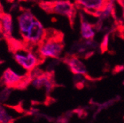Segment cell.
Listing matches in <instances>:
<instances>
[{
	"instance_id": "6da1fadb",
	"label": "cell",
	"mask_w": 124,
	"mask_h": 123,
	"mask_svg": "<svg viewBox=\"0 0 124 123\" xmlns=\"http://www.w3.org/2000/svg\"><path fill=\"white\" fill-rule=\"evenodd\" d=\"M64 47L62 35L55 29H46L44 40L37 47V52L42 59H58L61 57Z\"/></svg>"
},
{
	"instance_id": "7a4b0ae2",
	"label": "cell",
	"mask_w": 124,
	"mask_h": 123,
	"mask_svg": "<svg viewBox=\"0 0 124 123\" xmlns=\"http://www.w3.org/2000/svg\"><path fill=\"white\" fill-rule=\"evenodd\" d=\"M13 57L16 62L28 73L37 68L43 61L37 52L32 51L25 46L14 47L13 49Z\"/></svg>"
},
{
	"instance_id": "3957f363",
	"label": "cell",
	"mask_w": 124,
	"mask_h": 123,
	"mask_svg": "<svg viewBox=\"0 0 124 123\" xmlns=\"http://www.w3.org/2000/svg\"><path fill=\"white\" fill-rule=\"evenodd\" d=\"M40 6L46 12L67 17L71 23L74 22L76 16V7L70 1L61 0L54 2H42Z\"/></svg>"
},
{
	"instance_id": "277c9868",
	"label": "cell",
	"mask_w": 124,
	"mask_h": 123,
	"mask_svg": "<svg viewBox=\"0 0 124 123\" xmlns=\"http://www.w3.org/2000/svg\"><path fill=\"white\" fill-rule=\"evenodd\" d=\"M46 35V29L44 25L37 19L29 28L25 36L22 38L24 46L27 48L38 46L44 40Z\"/></svg>"
},
{
	"instance_id": "5b68a950",
	"label": "cell",
	"mask_w": 124,
	"mask_h": 123,
	"mask_svg": "<svg viewBox=\"0 0 124 123\" xmlns=\"http://www.w3.org/2000/svg\"><path fill=\"white\" fill-rule=\"evenodd\" d=\"M1 82L8 88H19L26 86L30 82V80L28 74L23 76L11 69H7L2 73Z\"/></svg>"
},
{
	"instance_id": "8992f818",
	"label": "cell",
	"mask_w": 124,
	"mask_h": 123,
	"mask_svg": "<svg viewBox=\"0 0 124 123\" xmlns=\"http://www.w3.org/2000/svg\"><path fill=\"white\" fill-rule=\"evenodd\" d=\"M108 2L106 0H78L74 5L76 9L79 8L97 17L98 13L106 7Z\"/></svg>"
},
{
	"instance_id": "52a82bcc",
	"label": "cell",
	"mask_w": 124,
	"mask_h": 123,
	"mask_svg": "<svg viewBox=\"0 0 124 123\" xmlns=\"http://www.w3.org/2000/svg\"><path fill=\"white\" fill-rule=\"evenodd\" d=\"M36 19V18L30 10L24 9L20 11L17 17V23L19 31L22 38L25 36L29 28L31 27Z\"/></svg>"
},
{
	"instance_id": "ba28073f",
	"label": "cell",
	"mask_w": 124,
	"mask_h": 123,
	"mask_svg": "<svg viewBox=\"0 0 124 123\" xmlns=\"http://www.w3.org/2000/svg\"><path fill=\"white\" fill-rule=\"evenodd\" d=\"M31 85L37 89L44 88L46 94L50 93V91L54 88V80L53 75L50 73L43 72L40 75L36 77L33 79L30 80Z\"/></svg>"
},
{
	"instance_id": "9c48e42d",
	"label": "cell",
	"mask_w": 124,
	"mask_h": 123,
	"mask_svg": "<svg viewBox=\"0 0 124 123\" xmlns=\"http://www.w3.org/2000/svg\"><path fill=\"white\" fill-rule=\"evenodd\" d=\"M65 63L74 74L87 76V69L78 56L75 55L67 56L65 58Z\"/></svg>"
},
{
	"instance_id": "30bf717a",
	"label": "cell",
	"mask_w": 124,
	"mask_h": 123,
	"mask_svg": "<svg viewBox=\"0 0 124 123\" xmlns=\"http://www.w3.org/2000/svg\"><path fill=\"white\" fill-rule=\"evenodd\" d=\"M13 31V22L11 15L3 13L0 16V33L6 39L12 40Z\"/></svg>"
},
{
	"instance_id": "8fae6325",
	"label": "cell",
	"mask_w": 124,
	"mask_h": 123,
	"mask_svg": "<svg viewBox=\"0 0 124 123\" xmlns=\"http://www.w3.org/2000/svg\"><path fill=\"white\" fill-rule=\"evenodd\" d=\"M81 36L85 41L93 40L95 36V27L87 22L84 18L81 16Z\"/></svg>"
},
{
	"instance_id": "7c38bea8",
	"label": "cell",
	"mask_w": 124,
	"mask_h": 123,
	"mask_svg": "<svg viewBox=\"0 0 124 123\" xmlns=\"http://www.w3.org/2000/svg\"><path fill=\"white\" fill-rule=\"evenodd\" d=\"M13 116L7 108L0 104V123H13Z\"/></svg>"
},
{
	"instance_id": "4fadbf2b",
	"label": "cell",
	"mask_w": 124,
	"mask_h": 123,
	"mask_svg": "<svg viewBox=\"0 0 124 123\" xmlns=\"http://www.w3.org/2000/svg\"><path fill=\"white\" fill-rule=\"evenodd\" d=\"M108 34H106L103 39L102 43L101 44V48L102 50V51H105L106 50L107 47H108Z\"/></svg>"
},
{
	"instance_id": "5bb4252c",
	"label": "cell",
	"mask_w": 124,
	"mask_h": 123,
	"mask_svg": "<svg viewBox=\"0 0 124 123\" xmlns=\"http://www.w3.org/2000/svg\"><path fill=\"white\" fill-rule=\"evenodd\" d=\"M120 6L122 7V9H123V16H124V0H120V1H118L117 2Z\"/></svg>"
},
{
	"instance_id": "9a60e30c",
	"label": "cell",
	"mask_w": 124,
	"mask_h": 123,
	"mask_svg": "<svg viewBox=\"0 0 124 123\" xmlns=\"http://www.w3.org/2000/svg\"><path fill=\"white\" fill-rule=\"evenodd\" d=\"M4 12L2 11V6H1V5H0V16Z\"/></svg>"
}]
</instances>
